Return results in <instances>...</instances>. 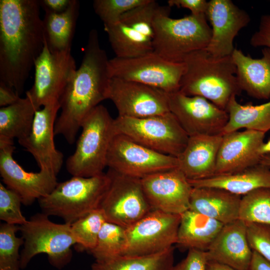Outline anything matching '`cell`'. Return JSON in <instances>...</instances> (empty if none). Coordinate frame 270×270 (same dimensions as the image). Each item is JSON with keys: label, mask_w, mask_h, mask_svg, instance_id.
I'll list each match as a JSON object with an SVG mask.
<instances>
[{"label": "cell", "mask_w": 270, "mask_h": 270, "mask_svg": "<svg viewBox=\"0 0 270 270\" xmlns=\"http://www.w3.org/2000/svg\"><path fill=\"white\" fill-rule=\"evenodd\" d=\"M265 134L250 130L222 134L214 176L236 172L260 164L262 155L260 148Z\"/></svg>", "instance_id": "21"}, {"label": "cell", "mask_w": 270, "mask_h": 270, "mask_svg": "<svg viewBox=\"0 0 270 270\" xmlns=\"http://www.w3.org/2000/svg\"><path fill=\"white\" fill-rule=\"evenodd\" d=\"M79 8V2L72 0L68 8L62 12H44L42 19L44 36L50 51L71 48Z\"/></svg>", "instance_id": "28"}, {"label": "cell", "mask_w": 270, "mask_h": 270, "mask_svg": "<svg viewBox=\"0 0 270 270\" xmlns=\"http://www.w3.org/2000/svg\"><path fill=\"white\" fill-rule=\"evenodd\" d=\"M14 142L0 140V174L6 187L16 192L26 206L50 193L58 184L56 176L47 170H24L13 158Z\"/></svg>", "instance_id": "17"}, {"label": "cell", "mask_w": 270, "mask_h": 270, "mask_svg": "<svg viewBox=\"0 0 270 270\" xmlns=\"http://www.w3.org/2000/svg\"><path fill=\"white\" fill-rule=\"evenodd\" d=\"M114 126L116 133L153 150L176 158L184 150L189 138L170 112L139 118L118 116Z\"/></svg>", "instance_id": "8"}, {"label": "cell", "mask_w": 270, "mask_h": 270, "mask_svg": "<svg viewBox=\"0 0 270 270\" xmlns=\"http://www.w3.org/2000/svg\"><path fill=\"white\" fill-rule=\"evenodd\" d=\"M19 226L1 224L0 226V270H20L19 249L24 244L22 237H18Z\"/></svg>", "instance_id": "35"}, {"label": "cell", "mask_w": 270, "mask_h": 270, "mask_svg": "<svg viewBox=\"0 0 270 270\" xmlns=\"http://www.w3.org/2000/svg\"><path fill=\"white\" fill-rule=\"evenodd\" d=\"M206 270H236L228 266L213 260H208Z\"/></svg>", "instance_id": "45"}, {"label": "cell", "mask_w": 270, "mask_h": 270, "mask_svg": "<svg viewBox=\"0 0 270 270\" xmlns=\"http://www.w3.org/2000/svg\"><path fill=\"white\" fill-rule=\"evenodd\" d=\"M59 102L45 106L35 114L28 134L18 143L35 159L40 170H47L56 176L64 162L62 153L58 150L54 142V125Z\"/></svg>", "instance_id": "19"}, {"label": "cell", "mask_w": 270, "mask_h": 270, "mask_svg": "<svg viewBox=\"0 0 270 270\" xmlns=\"http://www.w3.org/2000/svg\"><path fill=\"white\" fill-rule=\"evenodd\" d=\"M188 182L193 188H220L242 196L258 188H270V167L260 163L236 172Z\"/></svg>", "instance_id": "26"}, {"label": "cell", "mask_w": 270, "mask_h": 270, "mask_svg": "<svg viewBox=\"0 0 270 270\" xmlns=\"http://www.w3.org/2000/svg\"><path fill=\"white\" fill-rule=\"evenodd\" d=\"M110 182L107 172L87 178L73 176L58 183L50 193L38 200L39 205L44 214L72 224L100 208Z\"/></svg>", "instance_id": "6"}, {"label": "cell", "mask_w": 270, "mask_h": 270, "mask_svg": "<svg viewBox=\"0 0 270 270\" xmlns=\"http://www.w3.org/2000/svg\"><path fill=\"white\" fill-rule=\"evenodd\" d=\"M72 0H40V7L44 11L53 13H60L65 11L70 6Z\"/></svg>", "instance_id": "42"}, {"label": "cell", "mask_w": 270, "mask_h": 270, "mask_svg": "<svg viewBox=\"0 0 270 270\" xmlns=\"http://www.w3.org/2000/svg\"><path fill=\"white\" fill-rule=\"evenodd\" d=\"M236 97L232 98L226 108L228 120L222 134L241 129L266 133L270 130V100L259 105L242 104Z\"/></svg>", "instance_id": "30"}, {"label": "cell", "mask_w": 270, "mask_h": 270, "mask_svg": "<svg viewBox=\"0 0 270 270\" xmlns=\"http://www.w3.org/2000/svg\"><path fill=\"white\" fill-rule=\"evenodd\" d=\"M114 120L102 104L84 118L75 151L66 162V170L72 176L87 178L104 173L109 147L116 134Z\"/></svg>", "instance_id": "5"}, {"label": "cell", "mask_w": 270, "mask_h": 270, "mask_svg": "<svg viewBox=\"0 0 270 270\" xmlns=\"http://www.w3.org/2000/svg\"><path fill=\"white\" fill-rule=\"evenodd\" d=\"M238 219L246 224L270 225V188H258L242 196Z\"/></svg>", "instance_id": "33"}, {"label": "cell", "mask_w": 270, "mask_h": 270, "mask_svg": "<svg viewBox=\"0 0 270 270\" xmlns=\"http://www.w3.org/2000/svg\"><path fill=\"white\" fill-rule=\"evenodd\" d=\"M246 224L250 248L270 262V225L258 223Z\"/></svg>", "instance_id": "38"}, {"label": "cell", "mask_w": 270, "mask_h": 270, "mask_svg": "<svg viewBox=\"0 0 270 270\" xmlns=\"http://www.w3.org/2000/svg\"><path fill=\"white\" fill-rule=\"evenodd\" d=\"M260 152L262 156L270 154V138L266 142H264L261 146Z\"/></svg>", "instance_id": "46"}, {"label": "cell", "mask_w": 270, "mask_h": 270, "mask_svg": "<svg viewBox=\"0 0 270 270\" xmlns=\"http://www.w3.org/2000/svg\"><path fill=\"white\" fill-rule=\"evenodd\" d=\"M34 67V82L26 95L30 98L38 110L41 106L59 102L76 70L71 48L52 52L44 40V48Z\"/></svg>", "instance_id": "12"}, {"label": "cell", "mask_w": 270, "mask_h": 270, "mask_svg": "<svg viewBox=\"0 0 270 270\" xmlns=\"http://www.w3.org/2000/svg\"><path fill=\"white\" fill-rule=\"evenodd\" d=\"M170 112L188 136L222 134L228 120L226 110L199 96H189L179 90L168 94Z\"/></svg>", "instance_id": "15"}, {"label": "cell", "mask_w": 270, "mask_h": 270, "mask_svg": "<svg viewBox=\"0 0 270 270\" xmlns=\"http://www.w3.org/2000/svg\"><path fill=\"white\" fill-rule=\"evenodd\" d=\"M126 243V228L106 221L100 231L94 248L90 252L95 260L122 256Z\"/></svg>", "instance_id": "32"}, {"label": "cell", "mask_w": 270, "mask_h": 270, "mask_svg": "<svg viewBox=\"0 0 270 270\" xmlns=\"http://www.w3.org/2000/svg\"><path fill=\"white\" fill-rule=\"evenodd\" d=\"M38 0H0V82L20 96L44 46Z\"/></svg>", "instance_id": "1"}, {"label": "cell", "mask_w": 270, "mask_h": 270, "mask_svg": "<svg viewBox=\"0 0 270 270\" xmlns=\"http://www.w3.org/2000/svg\"><path fill=\"white\" fill-rule=\"evenodd\" d=\"M107 99L115 105L118 116L144 118L170 112L168 94L134 81L112 77Z\"/></svg>", "instance_id": "16"}, {"label": "cell", "mask_w": 270, "mask_h": 270, "mask_svg": "<svg viewBox=\"0 0 270 270\" xmlns=\"http://www.w3.org/2000/svg\"><path fill=\"white\" fill-rule=\"evenodd\" d=\"M11 88L0 82V106H6L16 102L20 98Z\"/></svg>", "instance_id": "43"}, {"label": "cell", "mask_w": 270, "mask_h": 270, "mask_svg": "<svg viewBox=\"0 0 270 270\" xmlns=\"http://www.w3.org/2000/svg\"><path fill=\"white\" fill-rule=\"evenodd\" d=\"M248 270H270V262L257 252L253 251Z\"/></svg>", "instance_id": "44"}, {"label": "cell", "mask_w": 270, "mask_h": 270, "mask_svg": "<svg viewBox=\"0 0 270 270\" xmlns=\"http://www.w3.org/2000/svg\"><path fill=\"white\" fill-rule=\"evenodd\" d=\"M110 182L100 203L107 222L126 228L154 210L144 193L141 179L108 169Z\"/></svg>", "instance_id": "11"}, {"label": "cell", "mask_w": 270, "mask_h": 270, "mask_svg": "<svg viewBox=\"0 0 270 270\" xmlns=\"http://www.w3.org/2000/svg\"><path fill=\"white\" fill-rule=\"evenodd\" d=\"M180 214L152 210L126 228L122 256H142L162 252L176 244Z\"/></svg>", "instance_id": "14"}, {"label": "cell", "mask_w": 270, "mask_h": 270, "mask_svg": "<svg viewBox=\"0 0 270 270\" xmlns=\"http://www.w3.org/2000/svg\"><path fill=\"white\" fill-rule=\"evenodd\" d=\"M208 261L206 252L190 249L186 257L174 265L172 270H206Z\"/></svg>", "instance_id": "39"}, {"label": "cell", "mask_w": 270, "mask_h": 270, "mask_svg": "<svg viewBox=\"0 0 270 270\" xmlns=\"http://www.w3.org/2000/svg\"><path fill=\"white\" fill-rule=\"evenodd\" d=\"M241 198L222 188L192 187L189 210L226 224L238 219Z\"/></svg>", "instance_id": "25"}, {"label": "cell", "mask_w": 270, "mask_h": 270, "mask_svg": "<svg viewBox=\"0 0 270 270\" xmlns=\"http://www.w3.org/2000/svg\"><path fill=\"white\" fill-rule=\"evenodd\" d=\"M208 260L236 270H248L253 251L247 237V224L238 219L224 224L206 252Z\"/></svg>", "instance_id": "22"}, {"label": "cell", "mask_w": 270, "mask_h": 270, "mask_svg": "<svg viewBox=\"0 0 270 270\" xmlns=\"http://www.w3.org/2000/svg\"><path fill=\"white\" fill-rule=\"evenodd\" d=\"M106 166L120 174L142 179L178 168V162L176 157L156 152L116 133L109 147Z\"/></svg>", "instance_id": "13"}, {"label": "cell", "mask_w": 270, "mask_h": 270, "mask_svg": "<svg viewBox=\"0 0 270 270\" xmlns=\"http://www.w3.org/2000/svg\"><path fill=\"white\" fill-rule=\"evenodd\" d=\"M174 246L156 254L142 256H120L95 260L92 270H172Z\"/></svg>", "instance_id": "31"}, {"label": "cell", "mask_w": 270, "mask_h": 270, "mask_svg": "<svg viewBox=\"0 0 270 270\" xmlns=\"http://www.w3.org/2000/svg\"><path fill=\"white\" fill-rule=\"evenodd\" d=\"M141 183L154 210L181 214L189 210L192 187L178 168L144 177Z\"/></svg>", "instance_id": "18"}, {"label": "cell", "mask_w": 270, "mask_h": 270, "mask_svg": "<svg viewBox=\"0 0 270 270\" xmlns=\"http://www.w3.org/2000/svg\"><path fill=\"white\" fill-rule=\"evenodd\" d=\"M170 8L162 6L155 16L153 52L168 61L182 62L190 54L206 48L211 28L206 15L172 18Z\"/></svg>", "instance_id": "4"}, {"label": "cell", "mask_w": 270, "mask_h": 270, "mask_svg": "<svg viewBox=\"0 0 270 270\" xmlns=\"http://www.w3.org/2000/svg\"><path fill=\"white\" fill-rule=\"evenodd\" d=\"M149 0H94L93 8L104 25L114 24L130 10L147 3Z\"/></svg>", "instance_id": "36"}, {"label": "cell", "mask_w": 270, "mask_h": 270, "mask_svg": "<svg viewBox=\"0 0 270 270\" xmlns=\"http://www.w3.org/2000/svg\"><path fill=\"white\" fill-rule=\"evenodd\" d=\"M250 44L254 47L270 48V14L262 15L257 30L252 35Z\"/></svg>", "instance_id": "40"}, {"label": "cell", "mask_w": 270, "mask_h": 270, "mask_svg": "<svg viewBox=\"0 0 270 270\" xmlns=\"http://www.w3.org/2000/svg\"><path fill=\"white\" fill-rule=\"evenodd\" d=\"M168 6L182 8L189 10L194 16L206 15L208 2L206 0H169Z\"/></svg>", "instance_id": "41"}, {"label": "cell", "mask_w": 270, "mask_h": 270, "mask_svg": "<svg viewBox=\"0 0 270 270\" xmlns=\"http://www.w3.org/2000/svg\"><path fill=\"white\" fill-rule=\"evenodd\" d=\"M206 16L211 26L212 34L205 49L216 57L231 56L235 48L234 40L249 24L250 16L231 0H210Z\"/></svg>", "instance_id": "20"}, {"label": "cell", "mask_w": 270, "mask_h": 270, "mask_svg": "<svg viewBox=\"0 0 270 270\" xmlns=\"http://www.w3.org/2000/svg\"><path fill=\"white\" fill-rule=\"evenodd\" d=\"M107 54L100 46L98 34L88 35L79 68L68 83L59 103L61 110L54 125V134L74 142L82 122L102 100L107 99L110 76Z\"/></svg>", "instance_id": "2"}, {"label": "cell", "mask_w": 270, "mask_h": 270, "mask_svg": "<svg viewBox=\"0 0 270 270\" xmlns=\"http://www.w3.org/2000/svg\"><path fill=\"white\" fill-rule=\"evenodd\" d=\"M185 70L184 62L168 61L154 52L130 58L115 56L108 61L110 78L136 82L168 94L179 90Z\"/></svg>", "instance_id": "10"}, {"label": "cell", "mask_w": 270, "mask_h": 270, "mask_svg": "<svg viewBox=\"0 0 270 270\" xmlns=\"http://www.w3.org/2000/svg\"><path fill=\"white\" fill-rule=\"evenodd\" d=\"M162 8L149 0L124 14L116 22L104 25L116 57L134 58L153 52L154 21Z\"/></svg>", "instance_id": "9"}, {"label": "cell", "mask_w": 270, "mask_h": 270, "mask_svg": "<svg viewBox=\"0 0 270 270\" xmlns=\"http://www.w3.org/2000/svg\"><path fill=\"white\" fill-rule=\"evenodd\" d=\"M180 215L176 244L188 250L206 252L224 224L189 210Z\"/></svg>", "instance_id": "27"}, {"label": "cell", "mask_w": 270, "mask_h": 270, "mask_svg": "<svg viewBox=\"0 0 270 270\" xmlns=\"http://www.w3.org/2000/svg\"><path fill=\"white\" fill-rule=\"evenodd\" d=\"M38 109L26 96L15 103L0 108V140L18 142L29 134Z\"/></svg>", "instance_id": "29"}, {"label": "cell", "mask_w": 270, "mask_h": 270, "mask_svg": "<svg viewBox=\"0 0 270 270\" xmlns=\"http://www.w3.org/2000/svg\"><path fill=\"white\" fill-rule=\"evenodd\" d=\"M260 164L266 165L270 167V155L265 154L262 156L260 161Z\"/></svg>", "instance_id": "47"}, {"label": "cell", "mask_w": 270, "mask_h": 270, "mask_svg": "<svg viewBox=\"0 0 270 270\" xmlns=\"http://www.w3.org/2000/svg\"><path fill=\"white\" fill-rule=\"evenodd\" d=\"M22 200L14 190L0 183V219L4 223L21 226L28 220L21 211Z\"/></svg>", "instance_id": "37"}, {"label": "cell", "mask_w": 270, "mask_h": 270, "mask_svg": "<svg viewBox=\"0 0 270 270\" xmlns=\"http://www.w3.org/2000/svg\"><path fill=\"white\" fill-rule=\"evenodd\" d=\"M183 62L186 70L179 90L182 94L202 97L224 110L233 96L240 94L231 56L216 57L204 48L190 54Z\"/></svg>", "instance_id": "3"}, {"label": "cell", "mask_w": 270, "mask_h": 270, "mask_svg": "<svg viewBox=\"0 0 270 270\" xmlns=\"http://www.w3.org/2000/svg\"><path fill=\"white\" fill-rule=\"evenodd\" d=\"M106 221L102 210L98 208L70 224L78 251L90 252L94 248L100 231Z\"/></svg>", "instance_id": "34"}, {"label": "cell", "mask_w": 270, "mask_h": 270, "mask_svg": "<svg viewBox=\"0 0 270 270\" xmlns=\"http://www.w3.org/2000/svg\"><path fill=\"white\" fill-rule=\"evenodd\" d=\"M262 56L254 58L235 48L231 56L236 68L240 86L258 100L270 98V48L264 47Z\"/></svg>", "instance_id": "24"}, {"label": "cell", "mask_w": 270, "mask_h": 270, "mask_svg": "<svg viewBox=\"0 0 270 270\" xmlns=\"http://www.w3.org/2000/svg\"><path fill=\"white\" fill-rule=\"evenodd\" d=\"M222 134L190 136L177 157L178 168L188 180H200L215 175L218 154Z\"/></svg>", "instance_id": "23"}, {"label": "cell", "mask_w": 270, "mask_h": 270, "mask_svg": "<svg viewBox=\"0 0 270 270\" xmlns=\"http://www.w3.org/2000/svg\"><path fill=\"white\" fill-rule=\"evenodd\" d=\"M43 212L32 216L19 231L24 240L20 252V268L26 267L36 255L45 254L51 264L62 268L72 258L71 247L76 241L70 230V224H57L51 221Z\"/></svg>", "instance_id": "7"}]
</instances>
